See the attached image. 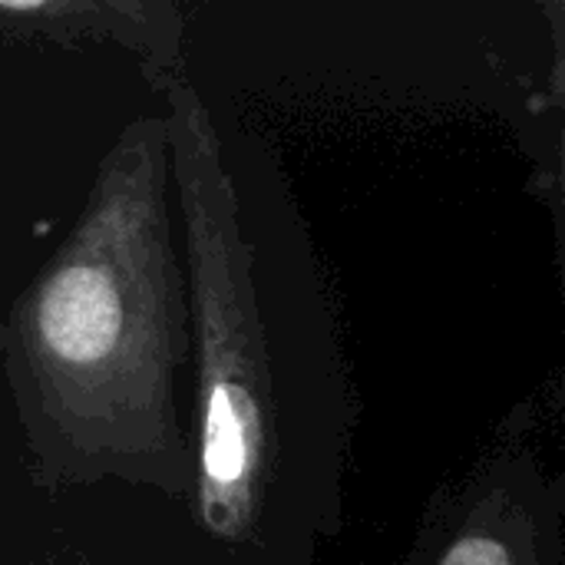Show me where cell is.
<instances>
[{
  "label": "cell",
  "mask_w": 565,
  "mask_h": 565,
  "mask_svg": "<svg viewBox=\"0 0 565 565\" xmlns=\"http://www.w3.org/2000/svg\"><path fill=\"white\" fill-rule=\"evenodd\" d=\"M192 328L189 516L212 565H315L344 526L358 401L278 149L189 79L166 93Z\"/></svg>",
  "instance_id": "6da1fadb"
},
{
  "label": "cell",
  "mask_w": 565,
  "mask_h": 565,
  "mask_svg": "<svg viewBox=\"0 0 565 565\" xmlns=\"http://www.w3.org/2000/svg\"><path fill=\"white\" fill-rule=\"evenodd\" d=\"M189 361L166 119L152 113L122 126L73 228L0 318V371L33 487L113 480L189 503Z\"/></svg>",
  "instance_id": "7a4b0ae2"
},
{
  "label": "cell",
  "mask_w": 565,
  "mask_h": 565,
  "mask_svg": "<svg viewBox=\"0 0 565 565\" xmlns=\"http://www.w3.org/2000/svg\"><path fill=\"white\" fill-rule=\"evenodd\" d=\"M563 487L513 430L427 510L404 565H559Z\"/></svg>",
  "instance_id": "3957f363"
},
{
  "label": "cell",
  "mask_w": 565,
  "mask_h": 565,
  "mask_svg": "<svg viewBox=\"0 0 565 565\" xmlns=\"http://www.w3.org/2000/svg\"><path fill=\"white\" fill-rule=\"evenodd\" d=\"M0 40L83 50L119 46L166 93L182 83L185 20L169 0H0Z\"/></svg>",
  "instance_id": "277c9868"
}]
</instances>
